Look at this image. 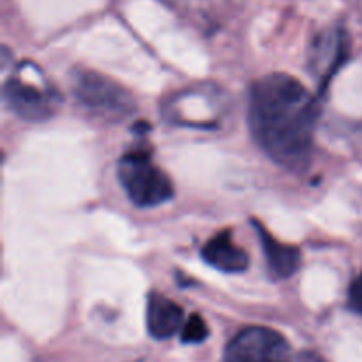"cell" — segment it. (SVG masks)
Listing matches in <instances>:
<instances>
[{
	"label": "cell",
	"instance_id": "7c38bea8",
	"mask_svg": "<svg viewBox=\"0 0 362 362\" xmlns=\"http://www.w3.org/2000/svg\"><path fill=\"white\" fill-rule=\"evenodd\" d=\"M299 362H327L320 354L317 352H311V350H306L299 356Z\"/></svg>",
	"mask_w": 362,
	"mask_h": 362
},
{
	"label": "cell",
	"instance_id": "277c9868",
	"mask_svg": "<svg viewBox=\"0 0 362 362\" xmlns=\"http://www.w3.org/2000/svg\"><path fill=\"white\" fill-rule=\"evenodd\" d=\"M225 362H292V350L274 329L247 327L228 343Z\"/></svg>",
	"mask_w": 362,
	"mask_h": 362
},
{
	"label": "cell",
	"instance_id": "ba28073f",
	"mask_svg": "<svg viewBox=\"0 0 362 362\" xmlns=\"http://www.w3.org/2000/svg\"><path fill=\"white\" fill-rule=\"evenodd\" d=\"M184 325V311L175 300L152 292L147 303V327L152 338L168 339Z\"/></svg>",
	"mask_w": 362,
	"mask_h": 362
},
{
	"label": "cell",
	"instance_id": "8fae6325",
	"mask_svg": "<svg viewBox=\"0 0 362 362\" xmlns=\"http://www.w3.org/2000/svg\"><path fill=\"white\" fill-rule=\"evenodd\" d=\"M349 304L356 313L362 315V272L352 281L349 290Z\"/></svg>",
	"mask_w": 362,
	"mask_h": 362
},
{
	"label": "cell",
	"instance_id": "3957f363",
	"mask_svg": "<svg viewBox=\"0 0 362 362\" xmlns=\"http://www.w3.org/2000/svg\"><path fill=\"white\" fill-rule=\"evenodd\" d=\"M73 94L85 110L113 122L124 120L136 108L133 95L122 85L94 71H78L74 74Z\"/></svg>",
	"mask_w": 362,
	"mask_h": 362
},
{
	"label": "cell",
	"instance_id": "7a4b0ae2",
	"mask_svg": "<svg viewBox=\"0 0 362 362\" xmlns=\"http://www.w3.org/2000/svg\"><path fill=\"white\" fill-rule=\"evenodd\" d=\"M117 175L129 200L138 207H158L172 200V180L158 165H154L151 152L145 148L126 152L119 161Z\"/></svg>",
	"mask_w": 362,
	"mask_h": 362
},
{
	"label": "cell",
	"instance_id": "5b68a950",
	"mask_svg": "<svg viewBox=\"0 0 362 362\" xmlns=\"http://www.w3.org/2000/svg\"><path fill=\"white\" fill-rule=\"evenodd\" d=\"M4 98L18 117L30 122L49 119L57 110V94L48 87L25 80L21 74L9 78L4 85Z\"/></svg>",
	"mask_w": 362,
	"mask_h": 362
},
{
	"label": "cell",
	"instance_id": "9c48e42d",
	"mask_svg": "<svg viewBox=\"0 0 362 362\" xmlns=\"http://www.w3.org/2000/svg\"><path fill=\"white\" fill-rule=\"evenodd\" d=\"M253 228H257L258 235H260L262 250H264L265 260H267V267L269 271H271L272 278L286 279L290 278V276L296 274V272L299 271L300 265L299 247L279 243L278 239H274V237L260 225V221H255V219Z\"/></svg>",
	"mask_w": 362,
	"mask_h": 362
},
{
	"label": "cell",
	"instance_id": "30bf717a",
	"mask_svg": "<svg viewBox=\"0 0 362 362\" xmlns=\"http://www.w3.org/2000/svg\"><path fill=\"white\" fill-rule=\"evenodd\" d=\"M209 338V325L205 324L200 315H191L182 325V343H202Z\"/></svg>",
	"mask_w": 362,
	"mask_h": 362
},
{
	"label": "cell",
	"instance_id": "6da1fadb",
	"mask_svg": "<svg viewBox=\"0 0 362 362\" xmlns=\"http://www.w3.org/2000/svg\"><path fill=\"white\" fill-rule=\"evenodd\" d=\"M320 103L285 73H272L253 83L247 122L258 147L278 165L303 170L311 159Z\"/></svg>",
	"mask_w": 362,
	"mask_h": 362
},
{
	"label": "cell",
	"instance_id": "52a82bcc",
	"mask_svg": "<svg viewBox=\"0 0 362 362\" xmlns=\"http://www.w3.org/2000/svg\"><path fill=\"white\" fill-rule=\"evenodd\" d=\"M202 257L209 265L230 274L246 271L250 265V257L243 247L233 243L230 230H223L221 233L212 237L202 250Z\"/></svg>",
	"mask_w": 362,
	"mask_h": 362
},
{
	"label": "cell",
	"instance_id": "8992f818",
	"mask_svg": "<svg viewBox=\"0 0 362 362\" xmlns=\"http://www.w3.org/2000/svg\"><path fill=\"white\" fill-rule=\"evenodd\" d=\"M346 57H349V35L341 27L322 30L313 39L310 52V71L318 80L322 90L338 73Z\"/></svg>",
	"mask_w": 362,
	"mask_h": 362
}]
</instances>
